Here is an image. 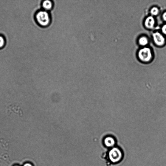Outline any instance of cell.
I'll list each match as a JSON object with an SVG mask.
<instances>
[{
    "instance_id": "cell-1",
    "label": "cell",
    "mask_w": 166,
    "mask_h": 166,
    "mask_svg": "<svg viewBox=\"0 0 166 166\" xmlns=\"http://www.w3.org/2000/svg\"><path fill=\"white\" fill-rule=\"evenodd\" d=\"M35 18L36 23L41 27L48 26L51 23V18L49 14L47 11L44 10L38 11L35 15Z\"/></svg>"
},
{
    "instance_id": "cell-2",
    "label": "cell",
    "mask_w": 166,
    "mask_h": 166,
    "mask_svg": "<svg viewBox=\"0 0 166 166\" xmlns=\"http://www.w3.org/2000/svg\"><path fill=\"white\" fill-rule=\"evenodd\" d=\"M108 157L110 161L112 163H119L122 159L123 152L119 148L114 147L110 149L108 153Z\"/></svg>"
},
{
    "instance_id": "cell-3",
    "label": "cell",
    "mask_w": 166,
    "mask_h": 166,
    "mask_svg": "<svg viewBox=\"0 0 166 166\" xmlns=\"http://www.w3.org/2000/svg\"><path fill=\"white\" fill-rule=\"evenodd\" d=\"M138 56L139 58L142 61L145 62H148L152 58V52L149 48H143L139 51Z\"/></svg>"
},
{
    "instance_id": "cell-4",
    "label": "cell",
    "mask_w": 166,
    "mask_h": 166,
    "mask_svg": "<svg viewBox=\"0 0 166 166\" xmlns=\"http://www.w3.org/2000/svg\"><path fill=\"white\" fill-rule=\"evenodd\" d=\"M153 38L154 41L158 46H162L164 45L165 39L164 36L161 33L158 32L153 33Z\"/></svg>"
},
{
    "instance_id": "cell-5",
    "label": "cell",
    "mask_w": 166,
    "mask_h": 166,
    "mask_svg": "<svg viewBox=\"0 0 166 166\" xmlns=\"http://www.w3.org/2000/svg\"><path fill=\"white\" fill-rule=\"evenodd\" d=\"M104 143L105 145L109 148L111 149L116 144V140L115 138L112 136H107L104 139Z\"/></svg>"
},
{
    "instance_id": "cell-6",
    "label": "cell",
    "mask_w": 166,
    "mask_h": 166,
    "mask_svg": "<svg viewBox=\"0 0 166 166\" xmlns=\"http://www.w3.org/2000/svg\"><path fill=\"white\" fill-rule=\"evenodd\" d=\"M155 20L152 16H149L147 18L145 22V27L148 29L153 28L154 25Z\"/></svg>"
},
{
    "instance_id": "cell-7",
    "label": "cell",
    "mask_w": 166,
    "mask_h": 166,
    "mask_svg": "<svg viewBox=\"0 0 166 166\" xmlns=\"http://www.w3.org/2000/svg\"><path fill=\"white\" fill-rule=\"evenodd\" d=\"M42 7L44 10L47 11L51 10L53 7V3L49 0L44 1L42 3Z\"/></svg>"
},
{
    "instance_id": "cell-8",
    "label": "cell",
    "mask_w": 166,
    "mask_h": 166,
    "mask_svg": "<svg viewBox=\"0 0 166 166\" xmlns=\"http://www.w3.org/2000/svg\"><path fill=\"white\" fill-rule=\"evenodd\" d=\"M7 40L5 35L0 34V50H1L6 46Z\"/></svg>"
},
{
    "instance_id": "cell-9",
    "label": "cell",
    "mask_w": 166,
    "mask_h": 166,
    "mask_svg": "<svg viewBox=\"0 0 166 166\" xmlns=\"http://www.w3.org/2000/svg\"><path fill=\"white\" fill-rule=\"evenodd\" d=\"M139 43L140 45L145 46L148 43V40L145 37H142L139 40Z\"/></svg>"
},
{
    "instance_id": "cell-10",
    "label": "cell",
    "mask_w": 166,
    "mask_h": 166,
    "mask_svg": "<svg viewBox=\"0 0 166 166\" xmlns=\"http://www.w3.org/2000/svg\"><path fill=\"white\" fill-rule=\"evenodd\" d=\"M159 10L156 7H154L151 10V13L152 15L155 16L158 14Z\"/></svg>"
},
{
    "instance_id": "cell-11",
    "label": "cell",
    "mask_w": 166,
    "mask_h": 166,
    "mask_svg": "<svg viewBox=\"0 0 166 166\" xmlns=\"http://www.w3.org/2000/svg\"><path fill=\"white\" fill-rule=\"evenodd\" d=\"M162 30V32L164 34L166 35V24L163 26Z\"/></svg>"
},
{
    "instance_id": "cell-12",
    "label": "cell",
    "mask_w": 166,
    "mask_h": 166,
    "mask_svg": "<svg viewBox=\"0 0 166 166\" xmlns=\"http://www.w3.org/2000/svg\"><path fill=\"white\" fill-rule=\"evenodd\" d=\"M163 18L164 20L166 21V12H165L163 14Z\"/></svg>"
},
{
    "instance_id": "cell-13",
    "label": "cell",
    "mask_w": 166,
    "mask_h": 166,
    "mask_svg": "<svg viewBox=\"0 0 166 166\" xmlns=\"http://www.w3.org/2000/svg\"><path fill=\"white\" fill-rule=\"evenodd\" d=\"M24 166H32V165L30 164L27 163L25 164Z\"/></svg>"
},
{
    "instance_id": "cell-14",
    "label": "cell",
    "mask_w": 166,
    "mask_h": 166,
    "mask_svg": "<svg viewBox=\"0 0 166 166\" xmlns=\"http://www.w3.org/2000/svg\"></svg>"
}]
</instances>
